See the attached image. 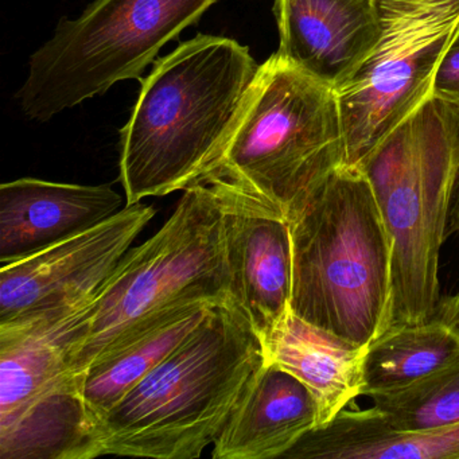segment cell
<instances>
[{
    "label": "cell",
    "instance_id": "6da1fadb",
    "mask_svg": "<svg viewBox=\"0 0 459 459\" xmlns=\"http://www.w3.org/2000/svg\"><path fill=\"white\" fill-rule=\"evenodd\" d=\"M259 64L248 47L198 34L158 58L120 131L126 205L197 184L221 154Z\"/></svg>",
    "mask_w": 459,
    "mask_h": 459
},
{
    "label": "cell",
    "instance_id": "7a4b0ae2",
    "mask_svg": "<svg viewBox=\"0 0 459 459\" xmlns=\"http://www.w3.org/2000/svg\"><path fill=\"white\" fill-rule=\"evenodd\" d=\"M264 362L262 341L238 306H216L181 346L93 424L84 459L200 458Z\"/></svg>",
    "mask_w": 459,
    "mask_h": 459
},
{
    "label": "cell",
    "instance_id": "3957f363",
    "mask_svg": "<svg viewBox=\"0 0 459 459\" xmlns=\"http://www.w3.org/2000/svg\"><path fill=\"white\" fill-rule=\"evenodd\" d=\"M292 313L357 345L391 324L392 246L359 166H341L287 217Z\"/></svg>",
    "mask_w": 459,
    "mask_h": 459
},
{
    "label": "cell",
    "instance_id": "277c9868",
    "mask_svg": "<svg viewBox=\"0 0 459 459\" xmlns=\"http://www.w3.org/2000/svg\"><path fill=\"white\" fill-rule=\"evenodd\" d=\"M458 166L459 106L434 93L359 166L391 238L389 327L420 324L437 310L440 249Z\"/></svg>",
    "mask_w": 459,
    "mask_h": 459
},
{
    "label": "cell",
    "instance_id": "5b68a950",
    "mask_svg": "<svg viewBox=\"0 0 459 459\" xmlns=\"http://www.w3.org/2000/svg\"><path fill=\"white\" fill-rule=\"evenodd\" d=\"M343 165L334 88L273 53L260 64L230 139L201 179H224L289 217Z\"/></svg>",
    "mask_w": 459,
    "mask_h": 459
},
{
    "label": "cell",
    "instance_id": "8992f818",
    "mask_svg": "<svg viewBox=\"0 0 459 459\" xmlns=\"http://www.w3.org/2000/svg\"><path fill=\"white\" fill-rule=\"evenodd\" d=\"M217 0H95L76 20L63 18L31 55L17 92L37 122L103 95L117 82L141 80L162 48L195 25Z\"/></svg>",
    "mask_w": 459,
    "mask_h": 459
},
{
    "label": "cell",
    "instance_id": "52a82bcc",
    "mask_svg": "<svg viewBox=\"0 0 459 459\" xmlns=\"http://www.w3.org/2000/svg\"><path fill=\"white\" fill-rule=\"evenodd\" d=\"M224 213L212 185L184 190L170 219L128 249L96 295L84 340L71 359L82 380L91 362L139 319L185 298L225 305L230 298Z\"/></svg>",
    "mask_w": 459,
    "mask_h": 459
},
{
    "label": "cell",
    "instance_id": "ba28073f",
    "mask_svg": "<svg viewBox=\"0 0 459 459\" xmlns=\"http://www.w3.org/2000/svg\"><path fill=\"white\" fill-rule=\"evenodd\" d=\"M98 292L79 305L0 325L2 459L84 456L90 424L71 359Z\"/></svg>",
    "mask_w": 459,
    "mask_h": 459
},
{
    "label": "cell",
    "instance_id": "9c48e42d",
    "mask_svg": "<svg viewBox=\"0 0 459 459\" xmlns=\"http://www.w3.org/2000/svg\"><path fill=\"white\" fill-rule=\"evenodd\" d=\"M377 44L334 88L345 165L365 158L432 93L435 74L459 31V0H376Z\"/></svg>",
    "mask_w": 459,
    "mask_h": 459
},
{
    "label": "cell",
    "instance_id": "30bf717a",
    "mask_svg": "<svg viewBox=\"0 0 459 459\" xmlns=\"http://www.w3.org/2000/svg\"><path fill=\"white\" fill-rule=\"evenodd\" d=\"M154 216V206L126 205L91 230L25 259L2 264L0 325L92 298Z\"/></svg>",
    "mask_w": 459,
    "mask_h": 459
},
{
    "label": "cell",
    "instance_id": "8fae6325",
    "mask_svg": "<svg viewBox=\"0 0 459 459\" xmlns=\"http://www.w3.org/2000/svg\"><path fill=\"white\" fill-rule=\"evenodd\" d=\"M212 185L224 213L230 298L260 341L290 310L292 291L291 233L286 214L221 178Z\"/></svg>",
    "mask_w": 459,
    "mask_h": 459
},
{
    "label": "cell",
    "instance_id": "7c38bea8",
    "mask_svg": "<svg viewBox=\"0 0 459 459\" xmlns=\"http://www.w3.org/2000/svg\"><path fill=\"white\" fill-rule=\"evenodd\" d=\"M278 55L335 88L364 63L381 34L376 0H273Z\"/></svg>",
    "mask_w": 459,
    "mask_h": 459
},
{
    "label": "cell",
    "instance_id": "4fadbf2b",
    "mask_svg": "<svg viewBox=\"0 0 459 459\" xmlns=\"http://www.w3.org/2000/svg\"><path fill=\"white\" fill-rule=\"evenodd\" d=\"M108 185L21 178L0 186V263L17 262L96 227L122 211Z\"/></svg>",
    "mask_w": 459,
    "mask_h": 459
},
{
    "label": "cell",
    "instance_id": "5bb4252c",
    "mask_svg": "<svg viewBox=\"0 0 459 459\" xmlns=\"http://www.w3.org/2000/svg\"><path fill=\"white\" fill-rule=\"evenodd\" d=\"M216 306L220 303L204 298L171 303L131 325L96 356L82 373L80 391L90 434L93 424L181 346Z\"/></svg>",
    "mask_w": 459,
    "mask_h": 459
},
{
    "label": "cell",
    "instance_id": "9a60e30c",
    "mask_svg": "<svg viewBox=\"0 0 459 459\" xmlns=\"http://www.w3.org/2000/svg\"><path fill=\"white\" fill-rule=\"evenodd\" d=\"M318 424L311 392L265 361L251 378L213 443L216 459L283 458Z\"/></svg>",
    "mask_w": 459,
    "mask_h": 459
},
{
    "label": "cell",
    "instance_id": "2e32d148",
    "mask_svg": "<svg viewBox=\"0 0 459 459\" xmlns=\"http://www.w3.org/2000/svg\"><path fill=\"white\" fill-rule=\"evenodd\" d=\"M265 361L297 377L313 394L316 429L332 423L364 391L368 346L343 340L292 313L262 340Z\"/></svg>",
    "mask_w": 459,
    "mask_h": 459
},
{
    "label": "cell",
    "instance_id": "e0dca14e",
    "mask_svg": "<svg viewBox=\"0 0 459 459\" xmlns=\"http://www.w3.org/2000/svg\"><path fill=\"white\" fill-rule=\"evenodd\" d=\"M283 458L458 459L459 423L431 431L389 429L372 408L343 410L324 429L303 437Z\"/></svg>",
    "mask_w": 459,
    "mask_h": 459
},
{
    "label": "cell",
    "instance_id": "ac0fdd59",
    "mask_svg": "<svg viewBox=\"0 0 459 459\" xmlns=\"http://www.w3.org/2000/svg\"><path fill=\"white\" fill-rule=\"evenodd\" d=\"M459 356V294L440 297L434 316L420 324L386 329L369 346L364 391L407 385Z\"/></svg>",
    "mask_w": 459,
    "mask_h": 459
},
{
    "label": "cell",
    "instance_id": "d6986e66",
    "mask_svg": "<svg viewBox=\"0 0 459 459\" xmlns=\"http://www.w3.org/2000/svg\"><path fill=\"white\" fill-rule=\"evenodd\" d=\"M381 423L420 432L459 423V356L404 386L367 394Z\"/></svg>",
    "mask_w": 459,
    "mask_h": 459
},
{
    "label": "cell",
    "instance_id": "ffe728a7",
    "mask_svg": "<svg viewBox=\"0 0 459 459\" xmlns=\"http://www.w3.org/2000/svg\"><path fill=\"white\" fill-rule=\"evenodd\" d=\"M432 93L459 106V31L440 60L432 84Z\"/></svg>",
    "mask_w": 459,
    "mask_h": 459
},
{
    "label": "cell",
    "instance_id": "44dd1931",
    "mask_svg": "<svg viewBox=\"0 0 459 459\" xmlns=\"http://www.w3.org/2000/svg\"><path fill=\"white\" fill-rule=\"evenodd\" d=\"M453 233H459V166L454 179L451 193L450 208H448L447 238Z\"/></svg>",
    "mask_w": 459,
    "mask_h": 459
}]
</instances>
